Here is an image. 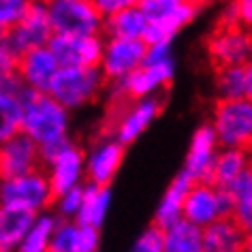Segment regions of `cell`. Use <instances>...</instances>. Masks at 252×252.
Listing matches in <instances>:
<instances>
[{"mask_svg":"<svg viewBox=\"0 0 252 252\" xmlns=\"http://www.w3.org/2000/svg\"><path fill=\"white\" fill-rule=\"evenodd\" d=\"M22 98V133H26L36 146L68 135L71 111L60 105L49 92L24 88Z\"/></svg>","mask_w":252,"mask_h":252,"instance_id":"1","label":"cell"},{"mask_svg":"<svg viewBox=\"0 0 252 252\" xmlns=\"http://www.w3.org/2000/svg\"><path fill=\"white\" fill-rule=\"evenodd\" d=\"M105 75L98 66H58L47 92L68 111L94 103L105 88Z\"/></svg>","mask_w":252,"mask_h":252,"instance_id":"2","label":"cell"},{"mask_svg":"<svg viewBox=\"0 0 252 252\" xmlns=\"http://www.w3.org/2000/svg\"><path fill=\"white\" fill-rule=\"evenodd\" d=\"M139 7L148 17L146 32L141 36L148 45L173 41L175 34L199 15L201 0H141Z\"/></svg>","mask_w":252,"mask_h":252,"instance_id":"3","label":"cell"},{"mask_svg":"<svg viewBox=\"0 0 252 252\" xmlns=\"http://www.w3.org/2000/svg\"><path fill=\"white\" fill-rule=\"evenodd\" d=\"M218 146L248 148L252 141V100L248 96L220 98L212 122Z\"/></svg>","mask_w":252,"mask_h":252,"instance_id":"4","label":"cell"},{"mask_svg":"<svg viewBox=\"0 0 252 252\" xmlns=\"http://www.w3.org/2000/svg\"><path fill=\"white\" fill-rule=\"evenodd\" d=\"M47 13L54 34L88 36L103 32V13L94 0H49Z\"/></svg>","mask_w":252,"mask_h":252,"instance_id":"5","label":"cell"},{"mask_svg":"<svg viewBox=\"0 0 252 252\" xmlns=\"http://www.w3.org/2000/svg\"><path fill=\"white\" fill-rule=\"evenodd\" d=\"M0 205L24 207L30 212H43L54 205V192L45 171L34 169L30 173L0 180Z\"/></svg>","mask_w":252,"mask_h":252,"instance_id":"6","label":"cell"},{"mask_svg":"<svg viewBox=\"0 0 252 252\" xmlns=\"http://www.w3.org/2000/svg\"><path fill=\"white\" fill-rule=\"evenodd\" d=\"M54 30L52 22H49L47 13V4L45 2H30V7L26 9V13L22 15V20L15 24L11 30H7L0 39L4 41L11 52L15 56L24 54L26 49L47 45V41L52 39Z\"/></svg>","mask_w":252,"mask_h":252,"instance_id":"7","label":"cell"},{"mask_svg":"<svg viewBox=\"0 0 252 252\" xmlns=\"http://www.w3.org/2000/svg\"><path fill=\"white\" fill-rule=\"evenodd\" d=\"M175 75V62L173 58H169L165 62H156V64H139L135 71H130L124 79L113 81L118 84V90L113 96L118 98H146V96H156L162 88H167L171 84Z\"/></svg>","mask_w":252,"mask_h":252,"instance_id":"8","label":"cell"},{"mask_svg":"<svg viewBox=\"0 0 252 252\" xmlns=\"http://www.w3.org/2000/svg\"><path fill=\"white\" fill-rule=\"evenodd\" d=\"M146 58V41L143 39H122V36H107L103 43L98 68L103 71L105 79L120 81L130 71L143 64Z\"/></svg>","mask_w":252,"mask_h":252,"instance_id":"9","label":"cell"},{"mask_svg":"<svg viewBox=\"0 0 252 252\" xmlns=\"http://www.w3.org/2000/svg\"><path fill=\"white\" fill-rule=\"evenodd\" d=\"M207 56L216 66L246 64L252 58V30L244 26H220L207 39Z\"/></svg>","mask_w":252,"mask_h":252,"instance_id":"10","label":"cell"},{"mask_svg":"<svg viewBox=\"0 0 252 252\" xmlns=\"http://www.w3.org/2000/svg\"><path fill=\"white\" fill-rule=\"evenodd\" d=\"M103 43L105 41L100 39V34H52L47 47L52 49L60 66H98L103 56Z\"/></svg>","mask_w":252,"mask_h":252,"instance_id":"11","label":"cell"},{"mask_svg":"<svg viewBox=\"0 0 252 252\" xmlns=\"http://www.w3.org/2000/svg\"><path fill=\"white\" fill-rule=\"evenodd\" d=\"M41 167L39 146L26 133H17L0 141V180L30 173Z\"/></svg>","mask_w":252,"mask_h":252,"instance_id":"12","label":"cell"},{"mask_svg":"<svg viewBox=\"0 0 252 252\" xmlns=\"http://www.w3.org/2000/svg\"><path fill=\"white\" fill-rule=\"evenodd\" d=\"M126 146L113 139H103L94 143V148L86 154V180L98 186H109L122 167Z\"/></svg>","mask_w":252,"mask_h":252,"instance_id":"13","label":"cell"},{"mask_svg":"<svg viewBox=\"0 0 252 252\" xmlns=\"http://www.w3.org/2000/svg\"><path fill=\"white\" fill-rule=\"evenodd\" d=\"M160 109H162V100L156 96H146V98L133 100V105H130L128 109L122 113V118L116 122L113 137H116L120 143H124V146L135 143L150 128V124L160 116Z\"/></svg>","mask_w":252,"mask_h":252,"instance_id":"14","label":"cell"},{"mask_svg":"<svg viewBox=\"0 0 252 252\" xmlns=\"http://www.w3.org/2000/svg\"><path fill=\"white\" fill-rule=\"evenodd\" d=\"M218 148L220 146L216 133H214V126L201 124L190 139V148H188L184 158V171L190 173L194 182H210L212 184V167Z\"/></svg>","mask_w":252,"mask_h":252,"instance_id":"15","label":"cell"},{"mask_svg":"<svg viewBox=\"0 0 252 252\" xmlns=\"http://www.w3.org/2000/svg\"><path fill=\"white\" fill-rule=\"evenodd\" d=\"M58 60L52 54V49L47 45H39L32 49H26L24 54L17 56L15 73L20 75V79L32 90L47 92L49 81L58 71Z\"/></svg>","mask_w":252,"mask_h":252,"instance_id":"16","label":"cell"},{"mask_svg":"<svg viewBox=\"0 0 252 252\" xmlns=\"http://www.w3.org/2000/svg\"><path fill=\"white\" fill-rule=\"evenodd\" d=\"M45 175L49 180L54 197H58L60 192H64L73 186L84 184V180H86V152L75 146V143L68 146L58 158L47 165Z\"/></svg>","mask_w":252,"mask_h":252,"instance_id":"17","label":"cell"},{"mask_svg":"<svg viewBox=\"0 0 252 252\" xmlns=\"http://www.w3.org/2000/svg\"><path fill=\"white\" fill-rule=\"evenodd\" d=\"M182 216L197 226H207L214 220L222 218L220 216L218 186L210 184V182H194L184 199Z\"/></svg>","mask_w":252,"mask_h":252,"instance_id":"18","label":"cell"},{"mask_svg":"<svg viewBox=\"0 0 252 252\" xmlns=\"http://www.w3.org/2000/svg\"><path fill=\"white\" fill-rule=\"evenodd\" d=\"M246 231L231 216L218 218L203 226V252H239Z\"/></svg>","mask_w":252,"mask_h":252,"instance_id":"19","label":"cell"},{"mask_svg":"<svg viewBox=\"0 0 252 252\" xmlns=\"http://www.w3.org/2000/svg\"><path fill=\"white\" fill-rule=\"evenodd\" d=\"M36 212L24 210V207L0 205V252L17 250Z\"/></svg>","mask_w":252,"mask_h":252,"instance_id":"20","label":"cell"},{"mask_svg":"<svg viewBox=\"0 0 252 252\" xmlns=\"http://www.w3.org/2000/svg\"><path fill=\"white\" fill-rule=\"evenodd\" d=\"M194 184L192 175L188 171H182L175 175L171 180V184L167 186L165 194H162L158 207H156V214H154V222L160 224V226H167L169 222H173V220H178L182 216V207H184V199L188 190H190V186Z\"/></svg>","mask_w":252,"mask_h":252,"instance_id":"21","label":"cell"},{"mask_svg":"<svg viewBox=\"0 0 252 252\" xmlns=\"http://www.w3.org/2000/svg\"><path fill=\"white\" fill-rule=\"evenodd\" d=\"M111 205V190L109 186H98L88 182L84 184V199H81V207L77 216L73 220L77 224H92V226H103L107 212Z\"/></svg>","mask_w":252,"mask_h":252,"instance_id":"22","label":"cell"},{"mask_svg":"<svg viewBox=\"0 0 252 252\" xmlns=\"http://www.w3.org/2000/svg\"><path fill=\"white\" fill-rule=\"evenodd\" d=\"M148 26V17L139 4L124 7L111 15H105L103 32L107 36H122V39H141Z\"/></svg>","mask_w":252,"mask_h":252,"instance_id":"23","label":"cell"},{"mask_svg":"<svg viewBox=\"0 0 252 252\" xmlns=\"http://www.w3.org/2000/svg\"><path fill=\"white\" fill-rule=\"evenodd\" d=\"M162 229H165V252H203V226H197L180 216Z\"/></svg>","mask_w":252,"mask_h":252,"instance_id":"24","label":"cell"},{"mask_svg":"<svg viewBox=\"0 0 252 252\" xmlns=\"http://www.w3.org/2000/svg\"><path fill=\"white\" fill-rule=\"evenodd\" d=\"M250 162H252V156L248 152V148L220 146L216 152V158H214V167H212V184L226 186Z\"/></svg>","mask_w":252,"mask_h":252,"instance_id":"25","label":"cell"},{"mask_svg":"<svg viewBox=\"0 0 252 252\" xmlns=\"http://www.w3.org/2000/svg\"><path fill=\"white\" fill-rule=\"evenodd\" d=\"M56 222H58V216H56V214L47 212V210L36 212L32 224L28 226L26 235H24L20 246H17V250H22V252H47Z\"/></svg>","mask_w":252,"mask_h":252,"instance_id":"26","label":"cell"},{"mask_svg":"<svg viewBox=\"0 0 252 252\" xmlns=\"http://www.w3.org/2000/svg\"><path fill=\"white\" fill-rule=\"evenodd\" d=\"M22 98L20 94L0 86V141L22 130Z\"/></svg>","mask_w":252,"mask_h":252,"instance_id":"27","label":"cell"},{"mask_svg":"<svg viewBox=\"0 0 252 252\" xmlns=\"http://www.w3.org/2000/svg\"><path fill=\"white\" fill-rule=\"evenodd\" d=\"M216 90H218L220 98L246 96V71H244V64L218 66Z\"/></svg>","mask_w":252,"mask_h":252,"instance_id":"28","label":"cell"},{"mask_svg":"<svg viewBox=\"0 0 252 252\" xmlns=\"http://www.w3.org/2000/svg\"><path fill=\"white\" fill-rule=\"evenodd\" d=\"M77 231L79 224L68 218H58L49 239V252H77Z\"/></svg>","mask_w":252,"mask_h":252,"instance_id":"29","label":"cell"},{"mask_svg":"<svg viewBox=\"0 0 252 252\" xmlns=\"http://www.w3.org/2000/svg\"><path fill=\"white\" fill-rule=\"evenodd\" d=\"M81 199H84V184L73 186V188H68V190L60 192L58 197H54L56 216L73 220L75 216H77L79 207H81Z\"/></svg>","mask_w":252,"mask_h":252,"instance_id":"30","label":"cell"},{"mask_svg":"<svg viewBox=\"0 0 252 252\" xmlns=\"http://www.w3.org/2000/svg\"><path fill=\"white\" fill-rule=\"evenodd\" d=\"M30 2L32 0H0V36L22 20Z\"/></svg>","mask_w":252,"mask_h":252,"instance_id":"31","label":"cell"},{"mask_svg":"<svg viewBox=\"0 0 252 252\" xmlns=\"http://www.w3.org/2000/svg\"><path fill=\"white\" fill-rule=\"evenodd\" d=\"M135 252H165V229L160 224H152L135 239Z\"/></svg>","mask_w":252,"mask_h":252,"instance_id":"32","label":"cell"},{"mask_svg":"<svg viewBox=\"0 0 252 252\" xmlns=\"http://www.w3.org/2000/svg\"><path fill=\"white\" fill-rule=\"evenodd\" d=\"M224 188L231 192L233 201L252 197V162H250V165L246 167V169H242V171H239Z\"/></svg>","mask_w":252,"mask_h":252,"instance_id":"33","label":"cell"},{"mask_svg":"<svg viewBox=\"0 0 252 252\" xmlns=\"http://www.w3.org/2000/svg\"><path fill=\"white\" fill-rule=\"evenodd\" d=\"M68 146H73V141H71V137H68V135L41 143V146H39V158H41V165H43V167H47L49 162L58 158V156L64 152Z\"/></svg>","mask_w":252,"mask_h":252,"instance_id":"34","label":"cell"},{"mask_svg":"<svg viewBox=\"0 0 252 252\" xmlns=\"http://www.w3.org/2000/svg\"><path fill=\"white\" fill-rule=\"evenodd\" d=\"M100 248V229L92 224H79L77 252H96Z\"/></svg>","mask_w":252,"mask_h":252,"instance_id":"35","label":"cell"},{"mask_svg":"<svg viewBox=\"0 0 252 252\" xmlns=\"http://www.w3.org/2000/svg\"><path fill=\"white\" fill-rule=\"evenodd\" d=\"M169 58H173L171 54V41H156L146 45V64H156V62H165Z\"/></svg>","mask_w":252,"mask_h":252,"instance_id":"36","label":"cell"},{"mask_svg":"<svg viewBox=\"0 0 252 252\" xmlns=\"http://www.w3.org/2000/svg\"><path fill=\"white\" fill-rule=\"evenodd\" d=\"M231 218L235 220L244 231H250L252 229V197L235 201V207H233Z\"/></svg>","mask_w":252,"mask_h":252,"instance_id":"37","label":"cell"},{"mask_svg":"<svg viewBox=\"0 0 252 252\" xmlns=\"http://www.w3.org/2000/svg\"><path fill=\"white\" fill-rule=\"evenodd\" d=\"M15 64H17V56L0 39V81L4 77H9L11 73H15Z\"/></svg>","mask_w":252,"mask_h":252,"instance_id":"38","label":"cell"},{"mask_svg":"<svg viewBox=\"0 0 252 252\" xmlns=\"http://www.w3.org/2000/svg\"><path fill=\"white\" fill-rule=\"evenodd\" d=\"M141 0H94V4H96V9L105 15H111L116 13V11L124 9V7H133V4H139Z\"/></svg>","mask_w":252,"mask_h":252,"instance_id":"39","label":"cell"},{"mask_svg":"<svg viewBox=\"0 0 252 252\" xmlns=\"http://www.w3.org/2000/svg\"><path fill=\"white\" fill-rule=\"evenodd\" d=\"M237 9V22L239 26L252 30V0H233Z\"/></svg>","mask_w":252,"mask_h":252,"instance_id":"40","label":"cell"},{"mask_svg":"<svg viewBox=\"0 0 252 252\" xmlns=\"http://www.w3.org/2000/svg\"><path fill=\"white\" fill-rule=\"evenodd\" d=\"M237 9H235V2L226 4L222 15H220V26H237Z\"/></svg>","mask_w":252,"mask_h":252,"instance_id":"41","label":"cell"},{"mask_svg":"<svg viewBox=\"0 0 252 252\" xmlns=\"http://www.w3.org/2000/svg\"><path fill=\"white\" fill-rule=\"evenodd\" d=\"M244 71H246V96L252 100V58L244 64Z\"/></svg>","mask_w":252,"mask_h":252,"instance_id":"42","label":"cell"},{"mask_svg":"<svg viewBox=\"0 0 252 252\" xmlns=\"http://www.w3.org/2000/svg\"><path fill=\"white\" fill-rule=\"evenodd\" d=\"M244 250L246 252H252V229L246 231V237H244Z\"/></svg>","mask_w":252,"mask_h":252,"instance_id":"43","label":"cell"},{"mask_svg":"<svg viewBox=\"0 0 252 252\" xmlns=\"http://www.w3.org/2000/svg\"><path fill=\"white\" fill-rule=\"evenodd\" d=\"M248 152H250V156H252V141H250V146H248Z\"/></svg>","mask_w":252,"mask_h":252,"instance_id":"44","label":"cell"},{"mask_svg":"<svg viewBox=\"0 0 252 252\" xmlns=\"http://www.w3.org/2000/svg\"><path fill=\"white\" fill-rule=\"evenodd\" d=\"M34 2H49V0H34Z\"/></svg>","mask_w":252,"mask_h":252,"instance_id":"45","label":"cell"}]
</instances>
